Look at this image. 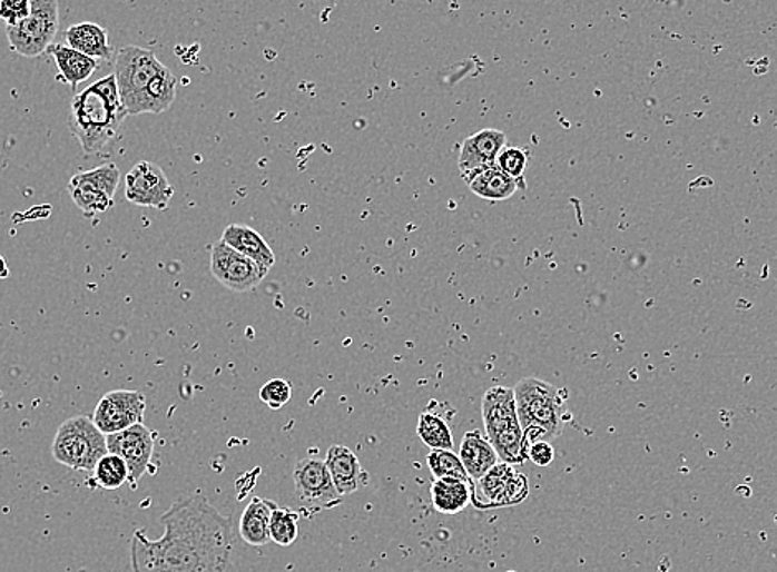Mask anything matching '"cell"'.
I'll return each instance as SVG.
<instances>
[{
    "label": "cell",
    "mask_w": 777,
    "mask_h": 572,
    "mask_svg": "<svg viewBox=\"0 0 777 572\" xmlns=\"http://www.w3.org/2000/svg\"><path fill=\"white\" fill-rule=\"evenodd\" d=\"M513 391L527 448L534 442H553L562 434L565 404L558 387L537 377H527Z\"/></svg>",
    "instance_id": "cell-3"
},
{
    "label": "cell",
    "mask_w": 777,
    "mask_h": 572,
    "mask_svg": "<svg viewBox=\"0 0 777 572\" xmlns=\"http://www.w3.org/2000/svg\"><path fill=\"white\" fill-rule=\"evenodd\" d=\"M156 53L138 46H126L115 56L116 87L129 116L141 115L142 103L155 78L165 70Z\"/></svg>",
    "instance_id": "cell-5"
},
{
    "label": "cell",
    "mask_w": 777,
    "mask_h": 572,
    "mask_svg": "<svg viewBox=\"0 0 777 572\" xmlns=\"http://www.w3.org/2000/svg\"><path fill=\"white\" fill-rule=\"evenodd\" d=\"M472 480L441 479L431 485L432 505L442 515H459L472 505Z\"/></svg>",
    "instance_id": "cell-22"
},
{
    "label": "cell",
    "mask_w": 777,
    "mask_h": 572,
    "mask_svg": "<svg viewBox=\"0 0 777 572\" xmlns=\"http://www.w3.org/2000/svg\"><path fill=\"white\" fill-rule=\"evenodd\" d=\"M107 447L110 454L125 460L129 470L128 482L136 485L151 466L155 434L145 424H136L126 431L107 435Z\"/></svg>",
    "instance_id": "cell-12"
},
{
    "label": "cell",
    "mask_w": 777,
    "mask_h": 572,
    "mask_svg": "<svg viewBox=\"0 0 777 572\" xmlns=\"http://www.w3.org/2000/svg\"><path fill=\"white\" fill-rule=\"evenodd\" d=\"M65 46L98 61L111 60L115 53V49L108 42V30L95 22H80L68 27L65 32Z\"/></svg>",
    "instance_id": "cell-18"
},
{
    "label": "cell",
    "mask_w": 777,
    "mask_h": 572,
    "mask_svg": "<svg viewBox=\"0 0 777 572\" xmlns=\"http://www.w3.org/2000/svg\"><path fill=\"white\" fill-rule=\"evenodd\" d=\"M119 179H121L119 168L108 162L91 171L75 174L68 180V193L81 214L87 219H94L111 209Z\"/></svg>",
    "instance_id": "cell-8"
},
{
    "label": "cell",
    "mask_w": 777,
    "mask_h": 572,
    "mask_svg": "<svg viewBox=\"0 0 777 572\" xmlns=\"http://www.w3.org/2000/svg\"><path fill=\"white\" fill-rule=\"evenodd\" d=\"M277 506V503L260 499V496L252 499L247 509L242 513L240 524H238L240 538L245 543L254 548H262L271 543V521Z\"/></svg>",
    "instance_id": "cell-17"
},
{
    "label": "cell",
    "mask_w": 777,
    "mask_h": 572,
    "mask_svg": "<svg viewBox=\"0 0 777 572\" xmlns=\"http://www.w3.org/2000/svg\"><path fill=\"white\" fill-rule=\"evenodd\" d=\"M32 0H0V20L6 27L17 26L30 16Z\"/></svg>",
    "instance_id": "cell-30"
},
{
    "label": "cell",
    "mask_w": 777,
    "mask_h": 572,
    "mask_svg": "<svg viewBox=\"0 0 777 572\" xmlns=\"http://www.w3.org/2000/svg\"><path fill=\"white\" fill-rule=\"evenodd\" d=\"M530 495L528 476L514 465L499 462L482 479L473 482L472 505L480 512L511 509L520 505Z\"/></svg>",
    "instance_id": "cell-7"
},
{
    "label": "cell",
    "mask_w": 777,
    "mask_h": 572,
    "mask_svg": "<svg viewBox=\"0 0 777 572\" xmlns=\"http://www.w3.org/2000/svg\"><path fill=\"white\" fill-rule=\"evenodd\" d=\"M299 515L289 509H275L271 521V538L278 546H292L298 538Z\"/></svg>",
    "instance_id": "cell-26"
},
{
    "label": "cell",
    "mask_w": 777,
    "mask_h": 572,
    "mask_svg": "<svg viewBox=\"0 0 777 572\" xmlns=\"http://www.w3.org/2000/svg\"><path fill=\"white\" fill-rule=\"evenodd\" d=\"M210 272L225 288L244 293L260 285L271 270L219 240L213 245L210 252Z\"/></svg>",
    "instance_id": "cell-9"
},
{
    "label": "cell",
    "mask_w": 777,
    "mask_h": 572,
    "mask_svg": "<svg viewBox=\"0 0 777 572\" xmlns=\"http://www.w3.org/2000/svg\"><path fill=\"white\" fill-rule=\"evenodd\" d=\"M527 166L528 152L520 148H504L503 151L500 152L499 159H496V168H500L501 171L517 179L518 184H520V187H523V189L524 184L521 183V180H523Z\"/></svg>",
    "instance_id": "cell-28"
},
{
    "label": "cell",
    "mask_w": 777,
    "mask_h": 572,
    "mask_svg": "<svg viewBox=\"0 0 777 572\" xmlns=\"http://www.w3.org/2000/svg\"><path fill=\"white\" fill-rule=\"evenodd\" d=\"M482 415L489 441H493L504 432L521 427L520 421H518L514 391L510 387H490L483 396Z\"/></svg>",
    "instance_id": "cell-15"
},
{
    "label": "cell",
    "mask_w": 777,
    "mask_h": 572,
    "mask_svg": "<svg viewBox=\"0 0 777 572\" xmlns=\"http://www.w3.org/2000/svg\"><path fill=\"white\" fill-rule=\"evenodd\" d=\"M126 116H129L128 111L122 107L111 73L75 95L70 129L85 155H97L118 136Z\"/></svg>",
    "instance_id": "cell-2"
},
{
    "label": "cell",
    "mask_w": 777,
    "mask_h": 572,
    "mask_svg": "<svg viewBox=\"0 0 777 572\" xmlns=\"http://www.w3.org/2000/svg\"><path fill=\"white\" fill-rule=\"evenodd\" d=\"M469 187L472 189L473 194L482 197V199L495 200V203H499V200H506L513 197L520 184H518L517 179L508 176V174H504L495 166V168L486 169V171L480 172L479 176L473 177V179L470 180Z\"/></svg>",
    "instance_id": "cell-23"
},
{
    "label": "cell",
    "mask_w": 777,
    "mask_h": 572,
    "mask_svg": "<svg viewBox=\"0 0 777 572\" xmlns=\"http://www.w3.org/2000/svg\"><path fill=\"white\" fill-rule=\"evenodd\" d=\"M225 244L230 245L235 250L240 252L245 257L257 262L262 267L271 270L274 267L275 258L274 250L271 245L265 241V238L257 230L242 224H232L224 230L223 238Z\"/></svg>",
    "instance_id": "cell-21"
},
{
    "label": "cell",
    "mask_w": 777,
    "mask_h": 572,
    "mask_svg": "<svg viewBox=\"0 0 777 572\" xmlns=\"http://www.w3.org/2000/svg\"><path fill=\"white\" fill-rule=\"evenodd\" d=\"M107 454V435L95 425L94 418L85 415L63 422L52 442L56 462L75 472H94Z\"/></svg>",
    "instance_id": "cell-4"
},
{
    "label": "cell",
    "mask_w": 777,
    "mask_h": 572,
    "mask_svg": "<svg viewBox=\"0 0 777 572\" xmlns=\"http://www.w3.org/2000/svg\"><path fill=\"white\" fill-rule=\"evenodd\" d=\"M417 435L431 451H452V431L441 415L425 412L419 417Z\"/></svg>",
    "instance_id": "cell-24"
},
{
    "label": "cell",
    "mask_w": 777,
    "mask_h": 572,
    "mask_svg": "<svg viewBox=\"0 0 777 572\" xmlns=\"http://www.w3.org/2000/svg\"><path fill=\"white\" fill-rule=\"evenodd\" d=\"M459 457L472 482L482 479L492 466L500 462L492 442L480 431L466 432L463 435Z\"/></svg>",
    "instance_id": "cell-20"
},
{
    "label": "cell",
    "mask_w": 777,
    "mask_h": 572,
    "mask_svg": "<svg viewBox=\"0 0 777 572\" xmlns=\"http://www.w3.org/2000/svg\"><path fill=\"white\" fill-rule=\"evenodd\" d=\"M292 400V386L285 379H271L260 389V401L268 407L278 411L283 405L288 404Z\"/></svg>",
    "instance_id": "cell-29"
},
{
    "label": "cell",
    "mask_w": 777,
    "mask_h": 572,
    "mask_svg": "<svg viewBox=\"0 0 777 572\" xmlns=\"http://www.w3.org/2000/svg\"><path fill=\"white\" fill-rule=\"evenodd\" d=\"M325 462L341 496L351 495L370 483V475L364 470L363 463L351 448L344 445H332Z\"/></svg>",
    "instance_id": "cell-16"
},
{
    "label": "cell",
    "mask_w": 777,
    "mask_h": 572,
    "mask_svg": "<svg viewBox=\"0 0 777 572\" xmlns=\"http://www.w3.org/2000/svg\"><path fill=\"white\" fill-rule=\"evenodd\" d=\"M165 534L149 540L145 530L131 538L132 572H230L232 520L204 496L177 499L161 516Z\"/></svg>",
    "instance_id": "cell-1"
},
{
    "label": "cell",
    "mask_w": 777,
    "mask_h": 572,
    "mask_svg": "<svg viewBox=\"0 0 777 572\" xmlns=\"http://www.w3.org/2000/svg\"><path fill=\"white\" fill-rule=\"evenodd\" d=\"M95 482L105 490H118L129 480V470L125 460L108 452L94 470Z\"/></svg>",
    "instance_id": "cell-25"
},
{
    "label": "cell",
    "mask_w": 777,
    "mask_h": 572,
    "mask_svg": "<svg viewBox=\"0 0 777 572\" xmlns=\"http://www.w3.org/2000/svg\"><path fill=\"white\" fill-rule=\"evenodd\" d=\"M60 29L57 0H32L30 16L17 26L6 27L10 49L19 56L36 58L46 53Z\"/></svg>",
    "instance_id": "cell-6"
},
{
    "label": "cell",
    "mask_w": 777,
    "mask_h": 572,
    "mask_svg": "<svg viewBox=\"0 0 777 572\" xmlns=\"http://www.w3.org/2000/svg\"><path fill=\"white\" fill-rule=\"evenodd\" d=\"M554 448L551 442H534L528 447V460L538 466H548L554 462Z\"/></svg>",
    "instance_id": "cell-31"
},
{
    "label": "cell",
    "mask_w": 777,
    "mask_h": 572,
    "mask_svg": "<svg viewBox=\"0 0 777 572\" xmlns=\"http://www.w3.org/2000/svg\"><path fill=\"white\" fill-rule=\"evenodd\" d=\"M7 277H9V267H7L6 258L0 255V280Z\"/></svg>",
    "instance_id": "cell-32"
},
{
    "label": "cell",
    "mask_w": 777,
    "mask_h": 572,
    "mask_svg": "<svg viewBox=\"0 0 777 572\" xmlns=\"http://www.w3.org/2000/svg\"><path fill=\"white\" fill-rule=\"evenodd\" d=\"M427 466L435 480L470 479L462 460H460L459 455L453 454L452 451H432L427 455Z\"/></svg>",
    "instance_id": "cell-27"
},
{
    "label": "cell",
    "mask_w": 777,
    "mask_h": 572,
    "mask_svg": "<svg viewBox=\"0 0 777 572\" xmlns=\"http://www.w3.org/2000/svg\"><path fill=\"white\" fill-rule=\"evenodd\" d=\"M295 490L298 499L313 510H333L343 503V496L337 492L336 486L326 466L325 460L302 458L296 463Z\"/></svg>",
    "instance_id": "cell-10"
},
{
    "label": "cell",
    "mask_w": 777,
    "mask_h": 572,
    "mask_svg": "<svg viewBox=\"0 0 777 572\" xmlns=\"http://www.w3.org/2000/svg\"><path fill=\"white\" fill-rule=\"evenodd\" d=\"M506 148V135L500 129L486 128L463 141L460 148L459 168L463 180L470 184L473 177L486 169L495 168L500 152Z\"/></svg>",
    "instance_id": "cell-14"
},
{
    "label": "cell",
    "mask_w": 777,
    "mask_h": 572,
    "mask_svg": "<svg viewBox=\"0 0 777 572\" xmlns=\"http://www.w3.org/2000/svg\"><path fill=\"white\" fill-rule=\"evenodd\" d=\"M146 400L139 391H111L95 408L94 422L105 435L142 424Z\"/></svg>",
    "instance_id": "cell-13"
},
{
    "label": "cell",
    "mask_w": 777,
    "mask_h": 572,
    "mask_svg": "<svg viewBox=\"0 0 777 572\" xmlns=\"http://www.w3.org/2000/svg\"><path fill=\"white\" fill-rule=\"evenodd\" d=\"M50 58H53L58 68V78L70 88H78V85L87 81L95 71L98 70L100 61L95 58L83 56L65 43H52L47 50Z\"/></svg>",
    "instance_id": "cell-19"
},
{
    "label": "cell",
    "mask_w": 777,
    "mask_h": 572,
    "mask_svg": "<svg viewBox=\"0 0 777 572\" xmlns=\"http://www.w3.org/2000/svg\"><path fill=\"white\" fill-rule=\"evenodd\" d=\"M125 196L135 206L166 210L173 200L174 187L163 168L141 161L126 174Z\"/></svg>",
    "instance_id": "cell-11"
}]
</instances>
